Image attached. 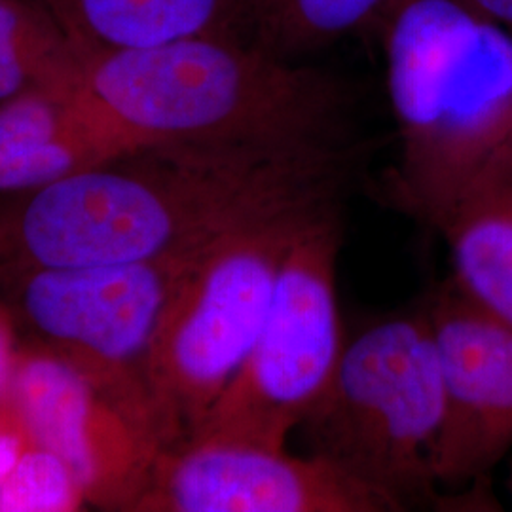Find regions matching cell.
<instances>
[{
  "mask_svg": "<svg viewBox=\"0 0 512 512\" xmlns=\"http://www.w3.org/2000/svg\"><path fill=\"white\" fill-rule=\"evenodd\" d=\"M349 145L133 148L0 198V274L184 255L243 220L338 202Z\"/></svg>",
  "mask_w": 512,
  "mask_h": 512,
  "instance_id": "obj_1",
  "label": "cell"
},
{
  "mask_svg": "<svg viewBox=\"0 0 512 512\" xmlns=\"http://www.w3.org/2000/svg\"><path fill=\"white\" fill-rule=\"evenodd\" d=\"M78 55L82 90L133 148L348 145L336 78L256 42L196 37Z\"/></svg>",
  "mask_w": 512,
  "mask_h": 512,
  "instance_id": "obj_2",
  "label": "cell"
},
{
  "mask_svg": "<svg viewBox=\"0 0 512 512\" xmlns=\"http://www.w3.org/2000/svg\"><path fill=\"white\" fill-rule=\"evenodd\" d=\"M385 63L399 200L440 232L512 167V29L461 0H399Z\"/></svg>",
  "mask_w": 512,
  "mask_h": 512,
  "instance_id": "obj_3",
  "label": "cell"
},
{
  "mask_svg": "<svg viewBox=\"0 0 512 512\" xmlns=\"http://www.w3.org/2000/svg\"><path fill=\"white\" fill-rule=\"evenodd\" d=\"M330 203L243 220L196 255L148 353V408L164 450L190 439L234 382L266 323L296 234Z\"/></svg>",
  "mask_w": 512,
  "mask_h": 512,
  "instance_id": "obj_4",
  "label": "cell"
},
{
  "mask_svg": "<svg viewBox=\"0 0 512 512\" xmlns=\"http://www.w3.org/2000/svg\"><path fill=\"white\" fill-rule=\"evenodd\" d=\"M442 416L439 353L418 311L380 319L346 342L327 393L302 427L313 456L404 511L433 495Z\"/></svg>",
  "mask_w": 512,
  "mask_h": 512,
  "instance_id": "obj_5",
  "label": "cell"
},
{
  "mask_svg": "<svg viewBox=\"0 0 512 512\" xmlns=\"http://www.w3.org/2000/svg\"><path fill=\"white\" fill-rule=\"evenodd\" d=\"M336 203L315 211L283 260L272 308L245 365L190 437L287 448L327 393L346 348L336 266Z\"/></svg>",
  "mask_w": 512,
  "mask_h": 512,
  "instance_id": "obj_6",
  "label": "cell"
},
{
  "mask_svg": "<svg viewBox=\"0 0 512 512\" xmlns=\"http://www.w3.org/2000/svg\"><path fill=\"white\" fill-rule=\"evenodd\" d=\"M200 251L133 264L2 272L0 296L23 344L61 357L152 423L148 353Z\"/></svg>",
  "mask_w": 512,
  "mask_h": 512,
  "instance_id": "obj_7",
  "label": "cell"
},
{
  "mask_svg": "<svg viewBox=\"0 0 512 512\" xmlns=\"http://www.w3.org/2000/svg\"><path fill=\"white\" fill-rule=\"evenodd\" d=\"M389 497L327 459L247 440L165 448L131 512H391Z\"/></svg>",
  "mask_w": 512,
  "mask_h": 512,
  "instance_id": "obj_8",
  "label": "cell"
},
{
  "mask_svg": "<svg viewBox=\"0 0 512 512\" xmlns=\"http://www.w3.org/2000/svg\"><path fill=\"white\" fill-rule=\"evenodd\" d=\"M10 399L33 442L69 465L88 505L133 511L164 450L147 418L61 357L23 342Z\"/></svg>",
  "mask_w": 512,
  "mask_h": 512,
  "instance_id": "obj_9",
  "label": "cell"
},
{
  "mask_svg": "<svg viewBox=\"0 0 512 512\" xmlns=\"http://www.w3.org/2000/svg\"><path fill=\"white\" fill-rule=\"evenodd\" d=\"M425 315L439 353L444 416L433 454L437 482L486 475L512 446V327L452 283Z\"/></svg>",
  "mask_w": 512,
  "mask_h": 512,
  "instance_id": "obj_10",
  "label": "cell"
},
{
  "mask_svg": "<svg viewBox=\"0 0 512 512\" xmlns=\"http://www.w3.org/2000/svg\"><path fill=\"white\" fill-rule=\"evenodd\" d=\"M129 150L82 88L0 101V198L35 192Z\"/></svg>",
  "mask_w": 512,
  "mask_h": 512,
  "instance_id": "obj_11",
  "label": "cell"
},
{
  "mask_svg": "<svg viewBox=\"0 0 512 512\" xmlns=\"http://www.w3.org/2000/svg\"><path fill=\"white\" fill-rule=\"evenodd\" d=\"M78 54L184 38L256 42L255 0H40Z\"/></svg>",
  "mask_w": 512,
  "mask_h": 512,
  "instance_id": "obj_12",
  "label": "cell"
},
{
  "mask_svg": "<svg viewBox=\"0 0 512 512\" xmlns=\"http://www.w3.org/2000/svg\"><path fill=\"white\" fill-rule=\"evenodd\" d=\"M440 234L450 245L459 293L512 327L511 203L480 198L458 211Z\"/></svg>",
  "mask_w": 512,
  "mask_h": 512,
  "instance_id": "obj_13",
  "label": "cell"
},
{
  "mask_svg": "<svg viewBox=\"0 0 512 512\" xmlns=\"http://www.w3.org/2000/svg\"><path fill=\"white\" fill-rule=\"evenodd\" d=\"M82 61L55 19L23 0H0V101L82 88Z\"/></svg>",
  "mask_w": 512,
  "mask_h": 512,
  "instance_id": "obj_14",
  "label": "cell"
},
{
  "mask_svg": "<svg viewBox=\"0 0 512 512\" xmlns=\"http://www.w3.org/2000/svg\"><path fill=\"white\" fill-rule=\"evenodd\" d=\"M385 0H275L256 44L293 57L342 37L372 16Z\"/></svg>",
  "mask_w": 512,
  "mask_h": 512,
  "instance_id": "obj_15",
  "label": "cell"
},
{
  "mask_svg": "<svg viewBox=\"0 0 512 512\" xmlns=\"http://www.w3.org/2000/svg\"><path fill=\"white\" fill-rule=\"evenodd\" d=\"M86 505L69 465L35 442L0 486V512H74Z\"/></svg>",
  "mask_w": 512,
  "mask_h": 512,
  "instance_id": "obj_16",
  "label": "cell"
},
{
  "mask_svg": "<svg viewBox=\"0 0 512 512\" xmlns=\"http://www.w3.org/2000/svg\"><path fill=\"white\" fill-rule=\"evenodd\" d=\"M33 439L10 395L0 401V486L12 475Z\"/></svg>",
  "mask_w": 512,
  "mask_h": 512,
  "instance_id": "obj_17",
  "label": "cell"
},
{
  "mask_svg": "<svg viewBox=\"0 0 512 512\" xmlns=\"http://www.w3.org/2000/svg\"><path fill=\"white\" fill-rule=\"evenodd\" d=\"M19 346L21 340L14 315L0 296V401L10 395L18 366Z\"/></svg>",
  "mask_w": 512,
  "mask_h": 512,
  "instance_id": "obj_18",
  "label": "cell"
},
{
  "mask_svg": "<svg viewBox=\"0 0 512 512\" xmlns=\"http://www.w3.org/2000/svg\"><path fill=\"white\" fill-rule=\"evenodd\" d=\"M478 14L512 29V0H461Z\"/></svg>",
  "mask_w": 512,
  "mask_h": 512,
  "instance_id": "obj_19",
  "label": "cell"
},
{
  "mask_svg": "<svg viewBox=\"0 0 512 512\" xmlns=\"http://www.w3.org/2000/svg\"><path fill=\"white\" fill-rule=\"evenodd\" d=\"M486 196L501 198V200H505V202L511 203L512 205V167L505 173V177H503L499 183L495 184L494 190L488 192ZM486 196H482V198H486ZM478 200H480V198H478Z\"/></svg>",
  "mask_w": 512,
  "mask_h": 512,
  "instance_id": "obj_20",
  "label": "cell"
},
{
  "mask_svg": "<svg viewBox=\"0 0 512 512\" xmlns=\"http://www.w3.org/2000/svg\"><path fill=\"white\" fill-rule=\"evenodd\" d=\"M275 0H255L256 8H258V12H260V25H262V21L266 18V14L270 12V8L274 6ZM260 29V27H258Z\"/></svg>",
  "mask_w": 512,
  "mask_h": 512,
  "instance_id": "obj_21",
  "label": "cell"
}]
</instances>
